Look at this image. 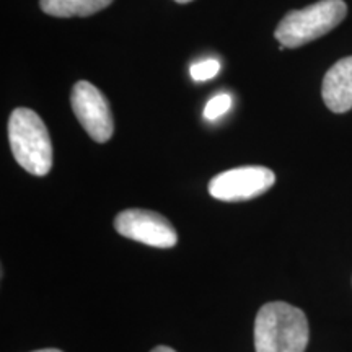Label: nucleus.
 Here are the masks:
<instances>
[{
	"instance_id": "1",
	"label": "nucleus",
	"mask_w": 352,
	"mask_h": 352,
	"mask_svg": "<svg viewBox=\"0 0 352 352\" xmlns=\"http://www.w3.org/2000/svg\"><path fill=\"white\" fill-rule=\"evenodd\" d=\"M310 338L308 320L300 308L287 302H270L254 320L256 352H305Z\"/></svg>"
},
{
	"instance_id": "2",
	"label": "nucleus",
	"mask_w": 352,
	"mask_h": 352,
	"mask_svg": "<svg viewBox=\"0 0 352 352\" xmlns=\"http://www.w3.org/2000/svg\"><path fill=\"white\" fill-rule=\"evenodd\" d=\"M8 140L16 164L34 176L52 168V144L47 127L33 109H13L8 120Z\"/></svg>"
},
{
	"instance_id": "3",
	"label": "nucleus",
	"mask_w": 352,
	"mask_h": 352,
	"mask_svg": "<svg viewBox=\"0 0 352 352\" xmlns=\"http://www.w3.org/2000/svg\"><path fill=\"white\" fill-rule=\"evenodd\" d=\"M344 0H320L302 10H292L277 25L274 36L283 47H300L331 32L346 19Z\"/></svg>"
},
{
	"instance_id": "4",
	"label": "nucleus",
	"mask_w": 352,
	"mask_h": 352,
	"mask_svg": "<svg viewBox=\"0 0 352 352\" xmlns=\"http://www.w3.org/2000/svg\"><path fill=\"white\" fill-rule=\"evenodd\" d=\"M276 175L266 166H239L214 176L209 195L223 202L250 201L274 186Z\"/></svg>"
},
{
	"instance_id": "5",
	"label": "nucleus",
	"mask_w": 352,
	"mask_h": 352,
	"mask_svg": "<svg viewBox=\"0 0 352 352\" xmlns=\"http://www.w3.org/2000/svg\"><path fill=\"white\" fill-rule=\"evenodd\" d=\"M70 104L87 134L95 142L104 144L113 138L114 122L104 95L90 82H77L70 94Z\"/></svg>"
},
{
	"instance_id": "6",
	"label": "nucleus",
	"mask_w": 352,
	"mask_h": 352,
	"mask_svg": "<svg viewBox=\"0 0 352 352\" xmlns=\"http://www.w3.org/2000/svg\"><path fill=\"white\" fill-rule=\"evenodd\" d=\"M114 228L124 239L139 241L153 248H173L178 243V233L170 220L153 210H122L114 219Z\"/></svg>"
},
{
	"instance_id": "7",
	"label": "nucleus",
	"mask_w": 352,
	"mask_h": 352,
	"mask_svg": "<svg viewBox=\"0 0 352 352\" xmlns=\"http://www.w3.org/2000/svg\"><path fill=\"white\" fill-rule=\"evenodd\" d=\"M324 104L333 113H347L352 109V56L338 60L328 70L321 87Z\"/></svg>"
},
{
	"instance_id": "8",
	"label": "nucleus",
	"mask_w": 352,
	"mask_h": 352,
	"mask_svg": "<svg viewBox=\"0 0 352 352\" xmlns=\"http://www.w3.org/2000/svg\"><path fill=\"white\" fill-rule=\"evenodd\" d=\"M113 0H39L41 10L51 16L72 19V16H90L111 6Z\"/></svg>"
},
{
	"instance_id": "9",
	"label": "nucleus",
	"mask_w": 352,
	"mask_h": 352,
	"mask_svg": "<svg viewBox=\"0 0 352 352\" xmlns=\"http://www.w3.org/2000/svg\"><path fill=\"white\" fill-rule=\"evenodd\" d=\"M232 108V96L228 94H219L209 100L204 108V118L208 121H215L223 116Z\"/></svg>"
},
{
	"instance_id": "10",
	"label": "nucleus",
	"mask_w": 352,
	"mask_h": 352,
	"mask_svg": "<svg viewBox=\"0 0 352 352\" xmlns=\"http://www.w3.org/2000/svg\"><path fill=\"white\" fill-rule=\"evenodd\" d=\"M220 70V63L215 59H206L202 63H196L191 65L189 69V74L191 77L195 78L196 82H204V80H210V78L215 77Z\"/></svg>"
},
{
	"instance_id": "11",
	"label": "nucleus",
	"mask_w": 352,
	"mask_h": 352,
	"mask_svg": "<svg viewBox=\"0 0 352 352\" xmlns=\"http://www.w3.org/2000/svg\"><path fill=\"white\" fill-rule=\"evenodd\" d=\"M151 352H176V351H173L168 346H158V347H155V349H152Z\"/></svg>"
},
{
	"instance_id": "12",
	"label": "nucleus",
	"mask_w": 352,
	"mask_h": 352,
	"mask_svg": "<svg viewBox=\"0 0 352 352\" xmlns=\"http://www.w3.org/2000/svg\"><path fill=\"white\" fill-rule=\"evenodd\" d=\"M33 352H63L59 349H39V351H33Z\"/></svg>"
},
{
	"instance_id": "13",
	"label": "nucleus",
	"mask_w": 352,
	"mask_h": 352,
	"mask_svg": "<svg viewBox=\"0 0 352 352\" xmlns=\"http://www.w3.org/2000/svg\"><path fill=\"white\" fill-rule=\"evenodd\" d=\"M175 2H178V3H188V2H192V0H175Z\"/></svg>"
}]
</instances>
